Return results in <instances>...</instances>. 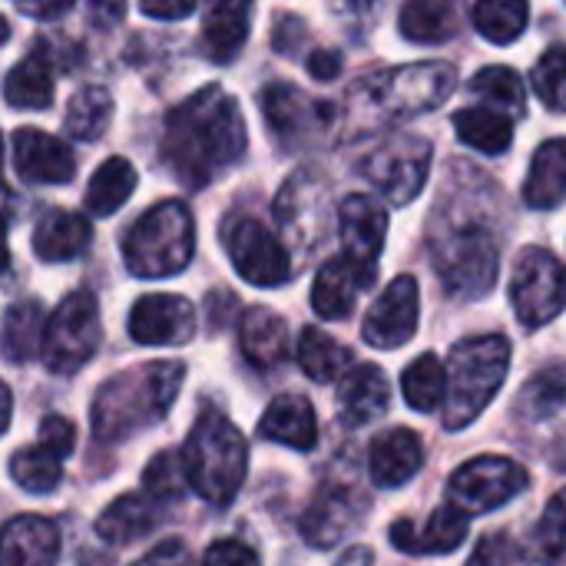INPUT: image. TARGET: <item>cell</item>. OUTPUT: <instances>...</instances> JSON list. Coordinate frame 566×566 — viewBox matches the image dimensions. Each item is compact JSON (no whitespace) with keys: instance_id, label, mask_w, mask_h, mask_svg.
Instances as JSON below:
<instances>
[{"instance_id":"26","label":"cell","mask_w":566,"mask_h":566,"mask_svg":"<svg viewBox=\"0 0 566 566\" xmlns=\"http://www.w3.org/2000/svg\"><path fill=\"white\" fill-rule=\"evenodd\" d=\"M93 229L83 216L66 209H50L40 216L33 229V252L43 262H70L90 249Z\"/></svg>"},{"instance_id":"56","label":"cell","mask_w":566,"mask_h":566,"mask_svg":"<svg viewBox=\"0 0 566 566\" xmlns=\"http://www.w3.org/2000/svg\"><path fill=\"white\" fill-rule=\"evenodd\" d=\"M7 262H10V252H7V226L0 219V272L7 269Z\"/></svg>"},{"instance_id":"7","label":"cell","mask_w":566,"mask_h":566,"mask_svg":"<svg viewBox=\"0 0 566 566\" xmlns=\"http://www.w3.org/2000/svg\"><path fill=\"white\" fill-rule=\"evenodd\" d=\"M431 262H434V272L451 298L474 302L494 289L501 249L488 226L464 222V226H451L431 239Z\"/></svg>"},{"instance_id":"50","label":"cell","mask_w":566,"mask_h":566,"mask_svg":"<svg viewBox=\"0 0 566 566\" xmlns=\"http://www.w3.org/2000/svg\"><path fill=\"white\" fill-rule=\"evenodd\" d=\"M139 10L156 20H182L196 10V0H139Z\"/></svg>"},{"instance_id":"20","label":"cell","mask_w":566,"mask_h":566,"mask_svg":"<svg viewBox=\"0 0 566 566\" xmlns=\"http://www.w3.org/2000/svg\"><path fill=\"white\" fill-rule=\"evenodd\" d=\"M421 464H424V444L408 428H391L371 441L368 471H371V481L385 491L408 484L421 471Z\"/></svg>"},{"instance_id":"29","label":"cell","mask_w":566,"mask_h":566,"mask_svg":"<svg viewBox=\"0 0 566 566\" xmlns=\"http://www.w3.org/2000/svg\"><path fill=\"white\" fill-rule=\"evenodd\" d=\"M524 202L544 212L566 202V136L547 139L534 153V163L524 182Z\"/></svg>"},{"instance_id":"9","label":"cell","mask_w":566,"mask_h":566,"mask_svg":"<svg viewBox=\"0 0 566 566\" xmlns=\"http://www.w3.org/2000/svg\"><path fill=\"white\" fill-rule=\"evenodd\" d=\"M511 302L524 328L551 325L566 308V265L541 245H527L514 265Z\"/></svg>"},{"instance_id":"32","label":"cell","mask_w":566,"mask_h":566,"mask_svg":"<svg viewBox=\"0 0 566 566\" xmlns=\"http://www.w3.org/2000/svg\"><path fill=\"white\" fill-rule=\"evenodd\" d=\"M43 332H46V315L40 308V302H17L7 308L3 315V328H0V352L7 361L23 365L30 358L40 355L43 348Z\"/></svg>"},{"instance_id":"2","label":"cell","mask_w":566,"mask_h":566,"mask_svg":"<svg viewBox=\"0 0 566 566\" xmlns=\"http://www.w3.org/2000/svg\"><path fill=\"white\" fill-rule=\"evenodd\" d=\"M186 378L182 361H146L103 381L93 398L90 421L99 441H126L166 418Z\"/></svg>"},{"instance_id":"34","label":"cell","mask_w":566,"mask_h":566,"mask_svg":"<svg viewBox=\"0 0 566 566\" xmlns=\"http://www.w3.org/2000/svg\"><path fill=\"white\" fill-rule=\"evenodd\" d=\"M136 189V169L123 156H109L86 186V212L96 219L116 216Z\"/></svg>"},{"instance_id":"54","label":"cell","mask_w":566,"mask_h":566,"mask_svg":"<svg viewBox=\"0 0 566 566\" xmlns=\"http://www.w3.org/2000/svg\"><path fill=\"white\" fill-rule=\"evenodd\" d=\"M335 566H371V551L368 547H348L338 560H335Z\"/></svg>"},{"instance_id":"27","label":"cell","mask_w":566,"mask_h":566,"mask_svg":"<svg viewBox=\"0 0 566 566\" xmlns=\"http://www.w3.org/2000/svg\"><path fill=\"white\" fill-rule=\"evenodd\" d=\"M239 348L249 365L275 368L289 355V328L272 308H249L239 322Z\"/></svg>"},{"instance_id":"42","label":"cell","mask_w":566,"mask_h":566,"mask_svg":"<svg viewBox=\"0 0 566 566\" xmlns=\"http://www.w3.org/2000/svg\"><path fill=\"white\" fill-rule=\"evenodd\" d=\"M471 93L494 109H504L507 116L524 109V80L511 66H484L471 80Z\"/></svg>"},{"instance_id":"43","label":"cell","mask_w":566,"mask_h":566,"mask_svg":"<svg viewBox=\"0 0 566 566\" xmlns=\"http://www.w3.org/2000/svg\"><path fill=\"white\" fill-rule=\"evenodd\" d=\"M531 80H534L537 96L554 113H566V46H551L534 63V76Z\"/></svg>"},{"instance_id":"51","label":"cell","mask_w":566,"mask_h":566,"mask_svg":"<svg viewBox=\"0 0 566 566\" xmlns=\"http://www.w3.org/2000/svg\"><path fill=\"white\" fill-rule=\"evenodd\" d=\"M308 73L315 80H322V83L335 80L342 73V53H335V50H315L308 56Z\"/></svg>"},{"instance_id":"44","label":"cell","mask_w":566,"mask_h":566,"mask_svg":"<svg viewBox=\"0 0 566 566\" xmlns=\"http://www.w3.org/2000/svg\"><path fill=\"white\" fill-rule=\"evenodd\" d=\"M143 488L146 494L159 504V501H176L186 494V471H182V458L172 451H163L149 461V468L143 471Z\"/></svg>"},{"instance_id":"22","label":"cell","mask_w":566,"mask_h":566,"mask_svg":"<svg viewBox=\"0 0 566 566\" xmlns=\"http://www.w3.org/2000/svg\"><path fill=\"white\" fill-rule=\"evenodd\" d=\"M391 388L378 365H355L338 378V411L348 428L371 424L388 411Z\"/></svg>"},{"instance_id":"47","label":"cell","mask_w":566,"mask_h":566,"mask_svg":"<svg viewBox=\"0 0 566 566\" xmlns=\"http://www.w3.org/2000/svg\"><path fill=\"white\" fill-rule=\"evenodd\" d=\"M464 566H517V547L507 534H488Z\"/></svg>"},{"instance_id":"17","label":"cell","mask_w":566,"mask_h":566,"mask_svg":"<svg viewBox=\"0 0 566 566\" xmlns=\"http://www.w3.org/2000/svg\"><path fill=\"white\" fill-rule=\"evenodd\" d=\"M60 531L40 514H20L0 527V566H56Z\"/></svg>"},{"instance_id":"30","label":"cell","mask_w":566,"mask_h":566,"mask_svg":"<svg viewBox=\"0 0 566 566\" xmlns=\"http://www.w3.org/2000/svg\"><path fill=\"white\" fill-rule=\"evenodd\" d=\"M352 524H355V504H352V497L345 491L325 488L312 501V507L305 511V517H302V537L312 547L328 551V547H335L352 531Z\"/></svg>"},{"instance_id":"28","label":"cell","mask_w":566,"mask_h":566,"mask_svg":"<svg viewBox=\"0 0 566 566\" xmlns=\"http://www.w3.org/2000/svg\"><path fill=\"white\" fill-rule=\"evenodd\" d=\"M156 521H159V507L149 494H123L99 514L96 537H103L113 547H126L153 534Z\"/></svg>"},{"instance_id":"59","label":"cell","mask_w":566,"mask_h":566,"mask_svg":"<svg viewBox=\"0 0 566 566\" xmlns=\"http://www.w3.org/2000/svg\"><path fill=\"white\" fill-rule=\"evenodd\" d=\"M0 182H3V139H0Z\"/></svg>"},{"instance_id":"10","label":"cell","mask_w":566,"mask_h":566,"mask_svg":"<svg viewBox=\"0 0 566 566\" xmlns=\"http://www.w3.org/2000/svg\"><path fill=\"white\" fill-rule=\"evenodd\" d=\"M361 172L391 206H408L428 182L431 143L415 133H395L365 159Z\"/></svg>"},{"instance_id":"57","label":"cell","mask_w":566,"mask_h":566,"mask_svg":"<svg viewBox=\"0 0 566 566\" xmlns=\"http://www.w3.org/2000/svg\"><path fill=\"white\" fill-rule=\"evenodd\" d=\"M342 7H348V10H361V7H368V3H375V0H338Z\"/></svg>"},{"instance_id":"35","label":"cell","mask_w":566,"mask_h":566,"mask_svg":"<svg viewBox=\"0 0 566 566\" xmlns=\"http://www.w3.org/2000/svg\"><path fill=\"white\" fill-rule=\"evenodd\" d=\"M298 365L302 371L318 381V385H328V381H338L348 368H352V352L335 342L328 332L322 328H305L302 338H298Z\"/></svg>"},{"instance_id":"12","label":"cell","mask_w":566,"mask_h":566,"mask_svg":"<svg viewBox=\"0 0 566 566\" xmlns=\"http://www.w3.org/2000/svg\"><path fill=\"white\" fill-rule=\"evenodd\" d=\"M226 252L235 265V272L259 289H275L282 282H289L292 275V259L285 252V245L259 222L249 216H239L226 226L222 232Z\"/></svg>"},{"instance_id":"6","label":"cell","mask_w":566,"mask_h":566,"mask_svg":"<svg viewBox=\"0 0 566 566\" xmlns=\"http://www.w3.org/2000/svg\"><path fill=\"white\" fill-rule=\"evenodd\" d=\"M458 90V70L441 60H424L411 66H395L371 76L355 99L375 113V119H408L441 106Z\"/></svg>"},{"instance_id":"13","label":"cell","mask_w":566,"mask_h":566,"mask_svg":"<svg viewBox=\"0 0 566 566\" xmlns=\"http://www.w3.org/2000/svg\"><path fill=\"white\" fill-rule=\"evenodd\" d=\"M338 232H342V249L345 259L361 272V279L371 285L378 275V255L385 249L388 235V212L378 199L371 196H348L338 206Z\"/></svg>"},{"instance_id":"31","label":"cell","mask_w":566,"mask_h":566,"mask_svg":"<svg viewBox=\"0 0 566 566\" xmlns=\"http://www.w3.org/2000/svg\"><path fill=\"white\" fill-rule=\"evenodd\" d=\"M454 129L464 146H471L484 156H501V153H507L511 139H514V116L481 103V106L458 109Z\"/></svg>"},{"instance_id":"58","label":"cell","mask_w":566,"mask_h":566,"mask_svg":"<svg viewBox=\"0 0 566 566\" xmlns=\"http://www.w3.org/2000/svg\"><path fill=\"white\" fill-rule=\"evenodd\" d=\"M7 36H10V27H7V20H3V17H0V43H3V40H7Z\"/></svg>"},{"instance_id":"11","label":"cell","mask_w":566,"mask_h":566,"mask_svg":"<svg viewBox=\"0 0 566 566\" xmlns=\"http://www.w3.org/2000/svg\"><path fill=\"white\" fill-rule=\"evenodd\" d=\"M527 484H531V474L524 464L491 454V458H474L461 464L448 481V494H451V504L471 517V514H491L504 507L521 491H527Z\"/></svg>"},{"instance_id":"37","label":"cell","mask_w":566,"mask_h":566,"mask_svg":"<svg viewBox=\"0 0 566 566\" xmlns=\"http://www.w3.org/2000/svg\"><path fill=\"white\" fill-rule=\"evenodd\" d=\"M113 119V96L103 90V86H83L70 106H66V116H63V126L73 139H83V143H96L106 126Z\"/></svg>"},{"instance_id":"15","label":"cell","mask_w":566,"mask_h":566,"mask_svg":"<svg viewBox=\"0 0 566 566\" xmlns=\"http://www.w3.org/2000/svg\"><path fill=\"white\" fill-rule=\"evenodd\" d=\"M192 335L196 308L182 295H143L129 312V338L136 345H186Z\"/></svg>"},{"instance_id":"40","label":"cell","mask_w":566,"mask_h":566,"mask_svg":"<svg viewBox=\"0 0 566 566\" xmlns=\"http://www.w3.org/2000/svg\"><path fill=\"white\" fill-rule=\"evenodd\" d=\"M10 478L27 494H50L63 481V461L46 448H23L10 458Z\"/></svg>"},{"instance_id":"8","label":"cell","mask_w":566,"mask_h":566,"mask_svg":"<svg viewBox=\"0 0 566 566\" xmlns=\"http://www.w3.org/2000/svg\"><path fill=\"white\" fill-rule=\"evenodd\" d=\"M99 342H103V325H99L96 298L90 292H73L46 318L40 355L50 371L73 375L96 355Z\"/></svg>"},{"instance_id":"46","label":"cell","mask_w":566,"mask_h":566,"mask_svg":"<svg viewBox=\"0 0 566 566\" xmlns=\"http://www.w3.org/2000/svg\"><path fill=\"white\" fill-rule=\"evenodd\" d=\"M40 441V448H46L50 454H56L60 461L66 458V454H73V448H76V428L66 421V418H60V415H46L43 421H40V434H36Z\"/></svg>"},{"instance_id":"1","label":"cell","mask_w":566,"mask_h":566,"mask_svg":"<svg viewBox=\"0 0 566 566\" xmlns=\"http://www.w3.org/2000/svg\"><path fill=\"white\" fill-rule=\"evenodd\" d=\"M245 153V123L239 103L222 86H202L166 119L163 159L192 189L209 186Z\"/></svg>"},{"instance_id":"39","label":"cell","mask_w":566,"mask_h":566,"mask_svg":"<svg viewBox=\"0 0 566 566\" xmlns=\"http://www.w3.org/2000/svg\"><path fill=\"white\" fill-rule=\"evenodd\" d=\"M474 27L491 43H514L531 17L527 0H478L474 3Z\"/></svg>"},{"instance_id":"24","label":"cell","mask_w":566,"mask_h":566,"mask_svg":"<svg viewBox=\"0 0 566 566\" xmlns=\"http://www.w3.org/2000/svg\"><path fill=\"white\" fill-rule=\"evenodd\" d=\"M252 0H206L202 10V43L212 60L229 63L249 40Z\"/></svg>"},{"instance_id":"53","label":"cell","mask_w":566,"mask_h":566,"mask_svg":"<svg viewBox=\"0 0 566 566\" xmlns=\"http://www.w3.org/2000/svg\"><path fill=\"white\" fill-rule=\"evenodd\" d=\"M90 10H93V17H96L99 27H113V23L123 20L126 0H90Z\"/></svg>"},{"instance_id":"38","label":"cell","mask_w":566,"mask_h":566,"mask_svg":"<svg viewBox=\"0 0 566 566\" xmlns=\"http://www.w3.org/2000/svg\"><path fill=\"white\" fill-rule=\"evenodd\" d=\"M3 99L13 109H46L53 103V73L43 60H23L7 73Z\"/></svg>"},{"instance_id":"14","label":"cell","mask_w":566,"mask_h":566,"mask_svg":"<svg viewBox=\"0 0 566 566\" xmlns=\"http://www.w3.org/2000/svg\"><path fill=\"white\" fill-rule=\"evenodd\" d=\"M418 312H421V292L411 275H398L368 308L361 338L371 348L391 352L415 338L418 332Z\"/></svg>"},{"instance_id":"3","label":"cell","mask_w":566,"mask_h":566,"mask_svg":"<svg viewBox=\"0 0 566 566\" xmlns=\"http://www.w3.org/2000/svg\"><path fill=\"white\" fill-rule=\"evenodd\" d=\"M179 458H182L186 484L202 501L216 507L235 501L249 471V444L222 411H202L196 418Z\"/></svg>"},{"instance_id":"41","label":"cell","mask_w":566,"mask_h":566,"mask_svg":"<svg viewBox=\"0 0 566 566\" xmlns=\"http://www.w3.org/2000/svg\"><path fill=\"white\" fill-rule=\"evenodd\" d=\"M566 405V365H554L527 381L517 398V411L527 421H544Z\"/></svg>"},{"instance_id":"18","label":"cell","mask_w":566,"mask_h":566,"mask_svg":"<svg viewBox=\"0 0 566 566\" xmlns=\"http://www.w3.org/2000/svg\"><path fill=\"white\" fill-rule=\"evenodd\" d=\"M325 209H328V196H325V182L312 172H295L285 189L275 199V219L279 226L295 235L302 245L312 242L308 235L322 232L325 226Z\"/></svg>"},{"instance_id":"36","label":"cell","mask_w":566,"mask_h":566,"mask_svg":"<svg viewBox=\"0 0 566 566\" xmlns=\"http://www.w3.org/2000/svg\"><path fill=\"white\" fill-rule=\"evenodd\" d=\"M401 391H405V401L421 411V415H431L438 408H444V398H448V368L438 355H421L415 358L405 375H401Z\"/></svg>"},{"instance_id":"23","label":"cell","mask_w":566,"mask_h":566,"mask_svg":"<svg viewBox=\"0 0 566 566\" xmlns=\"http://www.w3.org/2000/svg\"><path fill=\"white\" fill-rule=\"evenodd\" d=\"M259 434L292 451H312L318 444V418H315L312 401L302 395H279L265 408L259 421Z\"/></svg>"},{"instance_id":"49","label":"cell","mask_w":566,"mask_h":566,"mask_svg":"<svg viewBox=\"0 0 566 566\" xmlns=\"http://www.w3.org/2000/svg\"><path fill=\"white\" fill-rule=\"evenodd\" d=\"M129 566H192V554H189V547L182 544V541H163V544H156L149 554H143L136 564Z\"/></svg>"},{"instance_id":"25","label":"cell","mask_w":566,"mask_h":566,"mask_svg":"<svg viewBox=\"0 0 566 566\" xmlns=\"http://www.w3.org/2000/svg\"><path fill=\"white\" fill-rule=\"evenodd\" d=\"M365 289H368V282L361 279V272H358L345 255L328 259V262L318 269L315 285H312V308H315L322 318H328V322H342V318L352 315L355 298H358V292H365Z\"/></svg>"},{"instance_id":"48","label":"cell","mask_w":566,"mask_h":566,"mask_svg":"<svg viewBox=\"0 0 566 566\" xmlns=\"http://www.w3.org/2000/svg\"><path fill=\"white\" fill-rule=\"evenodd\" d=\"M202 566H259V557L252 547H245L239 541H219L206 551Z\"/></svg>"},{"instance_id":"55","label":"cell","mask_w":566,"mask_h":566,"mask_svg":"<svg viewBox=\"0 0 566 566\" xmlns=\"http://www.w3.org/2000/svg\"><path fill=\"white\" fill-rule=\"evenodd\" d=\"M10 415H13V395H10V388L0 381V434L10 428Z\"/></svg>"},{"instance_id":"4","label":"cell","mask_w":566,"mask_h":566,"mask_svg":"<svg viewBox=\"0 0 566 566\" xmlns=\"http://www.w3.org/2000/svg\"><path fill=\"white\" fill-rule=\"evenodd\" d=\"M444 368H448L444 428L461 431L471 421H478L481 411L497 398L511 368V342L504 335L464 338L451 348Z\"/></svg>"},{"instance_id":"45","label":"cell","mask_w":566,"mask_h":566,"mask_svg":"<svg viewBox=\"0 0 566 566\" xmlns=\"http://www.w3.org/2000/svg\"><path fill=\"white\" fill-rule=\"evenodd\" d=\"M537 544L551 557H564L566 554V488L547 501L544 517L537 524Z\"/></svg>"},{"instance_id":"33","label":"cell","mask_w":566,"mask_h":566,"mask_svg":"<svg viewBox=\"0 0 566 566\" xmlns=\"http://www.w3.org/2000/svg\"><path fill=\"white\" fill-rule=\"evenodd\" d=\"M398 27L411 43H444L458 33L461 17L451 0H408L398 13Z\"/></svg>"},{"instance_id":"21","label":"cell","mask_w":566,"mask_h":566,"mask_svg":"<svg viewBox=\"0 0 566 566\" xmlns=\"http://www.w3.org/2000/svg\"><path fill=\"white\" fill-rule=\"evenodd\" d=\"M332 103H315L289 83H272L262 90V116L282 143L302 139L318 119H328Z\"/></svg>"},{"instance_id":"52","label":"cell","mask_w":566,"mask_h":566,"mask_svg":"<svg viewBox=\"0 0 566 566\" xmlns=\"http://www.w3.org/2000/svg\"><path fill=\"white\" fill-rule=\"evenodd\" d=\"M76 0H17V7L27 13V17H36V20H53L60 13H66Z\"/></svg>"},{"instance_id":"16","label":"cell","mask_w":566,"mask_h":566,"mask_svg":"<svg viewBox=\"0 0 566 566\" xmlns=\"http://www.w3.org/2000/svg\"><path fill=\"white\" fill-rule=\"evenodd\" d=\"M13 163H17V172L27 179V182H43V186H56V182H70L73 172H76V159H73V149L36 129V126H23L17 129L13 136Z\"/></svg>"},{"instance_id":"19","label":"cell","mask_w":566,"mask_h":566,"mask_svg":"<svg viewBox=\"0 0 566 566\" xmlns=\"http://www.w3.org/2000/svg\"><path fill=\"white\" fill-rule=\"evenodd\" d=\"M468 537V514L458 511L454 504H444L431 514L424 527L411 521H395L391 524V544L401 554L415 557H431V554H454Z\"/></svg>"},{"instance_id":"5","label":"cell","mask_w":566,"mask_h":566,"mask_svg":"<svg viewBox=\"0 0 566 566\" xmlns=\"http://www.w3.org/2000/svg\"><path fill=\"white\" fill-rule=\"evenodd\" d=\"M196 249V222L186 202L166 199L143 212L123 239L126 269L136 279L179 275Z\"/></svg>"}]
</instances>
